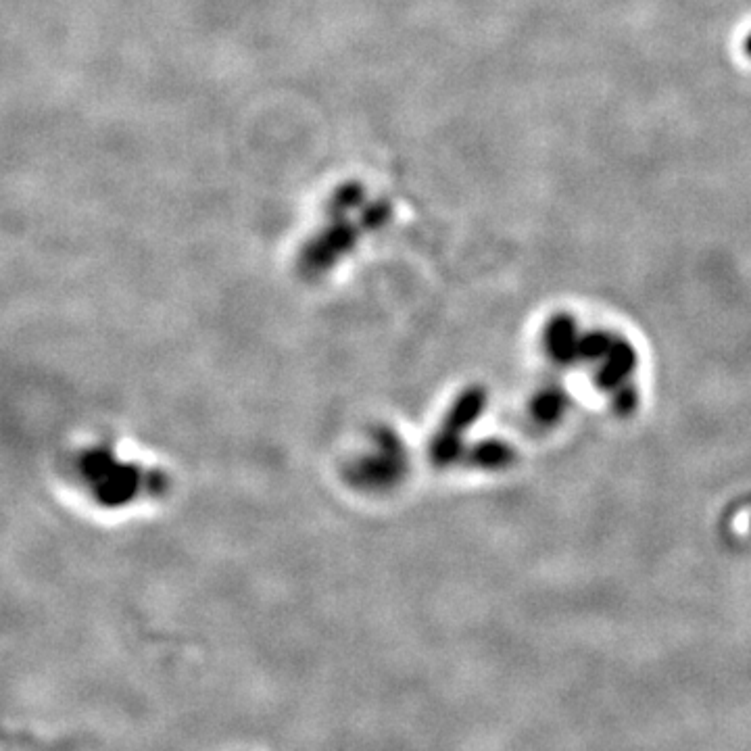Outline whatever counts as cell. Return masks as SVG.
<instances>
[{
	"instance_id": "5b68a950",
	"label": "cell",
	"mask_w": 751,
	"mask_h": 751,
	"mask_svg": "<svg viewBox=\"0 0 751 751\" xmlns=\"http://www.w3.org/2000/svg\"><path fill=\"white\" fill-rule=\"evenodd\" d=\"M745 53L751 57V32H749L747 38H745Z\"/></svg>"
},
{
	"instance_id": "6da1fadb",
	"label": "cell",
	"mask_w": 751,
	"mask_h": 751,
	"mask_svg": "<svg viewBox=\"0 0 751 751\" xmlns=\"http://www.w3.org/2000/svg\"><path fill=\"white\" fill-rule=\"evenodd\" d=\"M484 405H487V395L478 386L457 397L447 414V420L443 422L439 432H436L430 445V459L436 466H447L455 462L464 432L478 420Z\"/></svg>"
},
{
	"instance_id": "3957f363",
	"label": "cell",
	"mask_w": 751,
	"mask_h": 751,
	"mask_svg": "<svg viewBox=\"0 0 751 751\" xmlns=\"http://www.w3.org/2000/svg\"><path fill=\"white\" fill-rule=\"evenodd\" d=\"M472 459L482 468H499L510 462L512 451L503 443H484L476 447V451L472 453Z\"/></svg>"
},
{
	"instance_id": "277c9868",
	"label": "cell",
	"mask_w": 751,
	"mask_h": 751,
	"mask_svg": "<svg viewBox=\"0 0 751 751\" xmlns=\"http://www.w3.org/2000/svg\"><path fill=\"white\" fill-rule=\"evenodd\" d=\"M562 407H564L562 397H557V395H553V393H547V395L541 397L539 403H537V416H539L541 420L551 422V420H555L557 416H560Z\"/></svg>"
},
{
	"instance_id": "7a4b0ae2",
	"label": "cell",
	"mask_w": 751,
	"mask_h": 751,
	"mask_svg": "<svg viewBox=\"0 0 751 751\" xmlns=\"http://www.w3.org/2000/svg\"><path fill=\"white\" fill-rule=\"evenodd\" d=\"M547 349L549 353H553L557 359H574V355H578V349H580V336L576 332V326L570 318L566 316H560L555 318L549 326H547Z\"/></svg>"
}]
</instances>
